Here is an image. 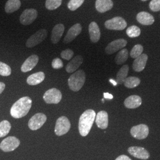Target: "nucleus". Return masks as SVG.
Instances as JSON below:
<instances>
[{"instance_id":"nucleus-1","label":"nucleus","mask_w":160,"mask_h":160,"mask_svg":"<svg viewBox=\"0 0 160 160\" xmlns=\"http://www.w3.org/2000/svg\"><path fill=\"white\" fill-rule=\"evenodd\" d=\"M32 100L29 97H23L12 106L10 114L15 119H20L29 113L32 107Z\"/></svg>"},{"instance_id":"nucleus-2","label":"nucleus","mask_w":160,"mask_h":160,"mask_svg":"<svg viewBox=\"0 0 160 160\" xmlns=\"http://www.w3.org/2000/svg\"><path fill=\"white\" fill-rule=\"evenodd\" d=\"M96 116L95 111L92 109L87 110L81 115L78 123V129L82 137H86L89 133L96 119Z\"/></svg>"},{"instance_id":"nucleus-3","label":"nucleus","mask_w":160,"mask_h":160,"mask_svg":"<svg viewBox=\"0 0 160 160\" xmlns=\"http://www.w3.org/2000/svg\"><path fill=\"white\" fill-rule=\"evenodd\" d=\"M86 81V74L84 71L78 70L69 78L68 82L69 88L73 92H78Z\"/></svg>"},{"instance_id":"nucleus-4","label":"nucleus","mask_w":160,"mask_h":160,"mask_svg":"<svg viewBox=\"0 0 160 160\" xmlns=\"http://www.w3.org/2000/svg\"><path fill=\"white\" fill-rule=\"evenodd\" d=\"M71 128V123L65 116H61L57 120L55 128V133L57 136H62L68 132Z\"/></svg>"},{"instance_id":"nucleus-5","label":"nucleus","mask_w":160,"mask_h":160,"mask_svg":"<svg viewBox=\"0 0 160 160\" xmlns=\"http://www.w3.org/2000/svg\"><path fill=\"white\" fill-rule=\"evenodd\" d=\"M48 32L46 29H40L31 36L26 43V46L28 48H33L37 46L46 39Z\"/></svg>"},{"instance_id":"nucleus-6","label":"nucleus","mask_w":160,"mask_h":160,"mask_svg":"<svg viewBox=\"0 0 160 160\" xmlns=\"http://www.w3.org/2000/svg\"><path fill=\"white\" fill-rule=\"evenodd\" d=\"M104 26L109 30H122L127 27V23L122 17H115L107 20L104 23Z\"/></svg>"},{"instance_id":"nucleus-7","label":"nucleus","mask_w":160,"mask_h":160,"mask_svg":"<svg viewBox=\"0 0 160 160\" xmlns=\"http://www.w3.org/2000/svg\"><path fill=\"white\" fill-rule=\"evenodd\" d=\"M20 140L14 137H9L4 139L0 143V149L4 152H11L18 147Z\"/></svg>"},{"instance_id":"nucleus-8","label":"nucleus","mask_w":160,"mask_h":160,"mask_svg":"<svg viewBox=\"0 0 160 160\" xmlns=\"http://www.w3.org/2000/svg\"><path fill=\"white\" fill-rule=\"evenodd\" d=\"M62 99L61 92L55 88H52L45 92L43 100L48 104H58Z\"/></svg>"},{"instance_id":"nucleus-9","label":"nucleus","mask_w":160,"mask_h":160,"mask_svg":"<svg viewBox=\"0 0 160 160\" xmlns=\"http://www.w3.org/2000/svg\"><path fill=\"white\" fill-rule=\"evenodd\" d=\"M47 118L43 113H39L34 114L31 118L28 123L29 128L32 131H36L40 129L46 122Z\"/></svg>"},{"instance_id":"nucleus-10","label":"nucleus","mask_w":160,"mask_h":160,"mask_svg":"<svg viewBox=\"0 0 160 160\" xmlns=\"http://www.w3.org/2000/svg\"><path fill=\"white\" fill-rule=\"evenodd\" d=\"M38 12L34 8L26 9L20 17V22L23 25H29L33 23L38 17Z\"/></svg>"},{"instance_id":"nucleus-11","label":"nucleus","mask_w":160,"mask_h":160,"mask_svg":"<svg viewBox=\"0 0 160 160\" xmlns=\"http://www.w3.org/2000/svg\"><path fill=\"white\" fill-rule=\"evenodd\" d=\"M131 134L133 137L137 139H145L148 135V127L145 124L133 126L131 129Z\"/></svg>"},{"instance_id":"nucleus-12","label":"nucleus","mask_w":160,"mask_h":160,"mask_svg":"<svg viewBox=\"0 0 160 160\" xmlns=\"http://www.w3.org/2000/svg\"><path fill=\"white\" fill-rule=\"evenodd\" d=\"M127 41L123 39H119L110 42L105 49L107 54L111 55L115 52L122 49L127 45Z\"/></svg>"},{"instance_id":"nucleus-13","label":"nucleus","mask_w":160,"mask_h":160,"mask_svg":"<svg viewBox=\"0 0 160 160\" xmlns=\"http://www.w3.org/2000/svg\"><path fill=\"white\" fill-rule=\"evenodd\" d=\"M82 31V26L80 23H76L73 25L70 29H69L67 34L65 35L63 42L64 43H69L75 39L81 33Z\"/></svg>"},{"instance_id":"nucleus-14","label":"nucleus","mask_w":160,"mask_h":160,"mask_svg":"<svg viewBox=\"0 0 160 160\" xmlns=\"http://www.w3.org/2000/svg\"><path fill=\"white\" fill-rule=\"evenodd\" d=\"M128 151L133 157L139 159L148 160L150 157L148 151L143 147H131L128 148Z\"/></svg>"},{"instance_id":"nucleus-15","label":"nucleus","mask_w":160,"mask_h":160,"mask_svg":"<svg viewBox=\"0 0 160 160\" xmlns=\"http://www.w3.org/2000/svg\"><path fill=\"white\" fill-rule=\"evenodd\" d=\"M39 57L36 55H32L26 59L21 67V71L23 72H28L34 68L39 62Z\"/></svg>"},{"instance_id":"nucleus-16","label":"nucleus","mask_w":160,"mask_h":160,"mask_svg":"<svg viewBox=\"0 0 160 160\" xmlns=\"http://www.w3.org/2000/svg\"><path fill=\"white\" fill-rule=\"evenodd\" d=\"M95 121L97 126L102 129H105L108 127L109 117L106 111H100L96 116Z\"/></svg>"},{"instance_id":"nucleus-17","label":"nucleus","mask_w":160,"mask_h":160,"mask_svg":"<svg viewBox=\"0 0 160 160\" xmlns=\"http://www.w3.org/2000/svg\"><path fill=\"white\" fill-rule=\"evenodd\" d=\"M65 30L63 24H58L52 29L51 34V41L53 44L58 43L62 38Z\"/></svg>"},{"instance_id":"nucleus-18","label":"nucleus","mask_w":160,"mask_h":160,"mask_svg":"<svg viewBox=\"0 0 160 160\" xmlns=\"http://www.w3.org/2000/svg\"><path fill=\"white\" fill-rule=\"evenodd\" d=\"M88 32L90 40L93 43H96L100 39V30L97 23L92 22L88 26Z\"/></svg>"},{"instance_id":"nucleus-19","label":"nucleus","mask_w":160,"mask_h":160,"mask_svg":"<svg viewBox=\"0 0 160 160\" xmlns=\"http://www.w3.org/2000/svg\"><path fill=\"white\" fill-rule=\"evenodd\" d=\"M148 60L147 55L142 53L139 57L135 58L133 63V69L136 72L142 71L147 64Z\"/></svg>"},{"instance_id":"nucleus-20","label":"nucleus","mask_w":160,"mask_h":160,"mask_svg":"<svg viewBox=\"0 0 160 160\" xmlns=\"http://www.w3.org/2000/svg\"><path fill=\"white\" fill-rule=\"evenodd\" d=\"M95 6L97 12L103 13L113 8V2L112 0H96Z\"/></svg>"},{"instance_id":"nucleus-21","label":"nucleus","mask_w":160,"mask_h":160,"mask_svg":"<svg viewBox=\"0 0 160 160\" xmlns=\"http://www.w3.org/2000/svg\"><path fill=\"white\" fill-rule=\"evenodd\" d=\"M82 62H83V58L82 56L77 55L67 65L66 68H65L67 72L68 73L74 72L78 69Z\"/></svg>"},{"instance_id":"nucleus-22","label":"nucleus","mask_w":160,"mask_h":160,"mask_svg":"<svg viewBox=\"0 0 160 160\" xmlns=\"http://www.w3.org/2000/svg\"><path fill=\"white\" fill-rule=\"evenodd\" d=\"M142 104V99L139 96L132 95L126 98L124 102L125 106L128 109H136Z\"/></svg>"},{"instance_id":"nucleus-23","label":"nucleus","mask_w":160,"mask_h":160,"mask_svg":"<svg viewBox=\"0 0 160 160\" xmlns=\"http://www.w3.org/2000/svg\"><path fill=\"white\" fill-rule=\"evenodd\" d=\"M138 22L141 24L149 26L154 23V18L148 12H139L137 16Z\"/></svg>"},{"instance_id":"nucleus-24","label":"nucleus","mask_w":160,"mask_h":160,"mask_svg":"<svg viewBox=\"0 0 160 160\" xmlns=\"http://www.w3.org/2000/svg\"><path fill=\"white\" fill-rule=\"evenodd\" d=\"M45 78L43 72H38L30 75L27 79V82L30 86H36L40 84Z\"/></svg>"},{"instance_id":"nucleus-25","label":"nucleus","mask_w":160,"mask_h":160,"mask_svg":"<svg viewBox=\"0 0 160 160\" xmlns=\"http://www.w3.org/2000/svg\"><path fill=\"white\" fill-rule=\"evenodd\" d=\"M21 7L20 0H8L5 6V12L7 13H12L17 11Z\"/></svg>"},{"instance_id":"nucleus-26","label":"nucleus","mask_w":160,"mask_h":160,"mask_svg":"<svg viewBox=\"0 0 160 160\" xmlns=\"http://www.w3.org/2000/svg\"><path fill=\"white\" fill-rule=\"evenodd\" d=\"M129 72V66L127 65H123L118 71L116 75V82L118 84H122L127 78Z\"/></svg>"},{"instance_id":"nucleus-27","label":"nucleus","mask_w":160,"mask_h":160,"mask_svg":"<svg viewBox=\"0 0 160 160\" xmlns=\"http://www.w3.org/2000/svg\"><path fill=\"white\" fill-rule=\"evenodd\" d=\"M128 51L126 49H122L117 54L115 58V62L118 65H122L125 63L128 59Z\"/></svg>"},{"instance_id":"nucleus-28","label":"nucleus","mask_w":160,"mask_h":160,"mask_svg":"<svg viewBox=\"0 0 160 160\" xmlns=\"http://www.w3.org/2000/svg\"><path fill=\"white\" fill-rule=\"evenodd\" d=\"M12 125L8 120H2L0 122V138L6 137L10 131Z\"/></svg>"},{"instance_id":"nucleus-29","label":"nucleus","mask_w":160,"mask_h":160,"mask_svg":"<svg viewBox=\"0 0 160 160\" xmlns=\"http://www.w3.org/2000/svg\"><path fill=\"white\" fill-rule=\"evenodd\" d=\"M141 80L138 77H127L123 82L125 86L128 88H133L140 84Z\"/></svg>"},{"instance_id":"nucleus-30","label":"nucleus","mask_w":160,"mask_h":160,"mask_svg":"<svg viewBox=\"0 0 160 160\" xmlns=\"http://www.w3.org/2000/svg\"><path fill=\"white\" fill-rule=\"evenodd\" d=\"M126 34L129 38H137L141 34V29L137 26H132L126 30Z\"/></svg>"},{"instance_id":"nucleus-31","label":"nucleus","mask_w":160,"mask_h":160,"mask_svg":"<svg viewBox=\"0 0 160 160\" xmlns=\"http://www.w3.org/2000/svg\"><path fill=\"white\" fill-rule=\"evenodd\" d=\"M62 4V0H46L45 7L49 10H55Z\"/></svg>"},{"instance_id":"nucleus-32","label":"nucleus","mask_w":160,"mask_h":160,"mask_svg":"<svg viewBox=\"0 0 160 160\" xmlns=\"http://www.w3.org/2000/svg\"><path fill=\"white\" fill-rule=\"evenodd\" d=\"M143 51V46L141 45H139V44L136 45L132 49L131 51L130 52V56L132 58L135 59L142 54Z\"/></svg>"},{"instance_id":"nucleus-33","label":"nucleus","mask_w":160,"mask_h":160,"mask_svg":"<svg viewBox=\"0 0 160 160\" xmlns=\"http://www.w3.org/2000/svg\"><path fill=\"white\" fill-rule=\"evenodd\" d=\"M84 0H70L68 4V8L71 11H75L84 3Z\"/></svg>"},{"instance_id":"nucleus-34","label":"nucleus","mask_w":160,"mask_h":160,"mask_svg":"<svg viewBox=\"0 0 160 160\" xmlns=\"http://www.w3.org/2000/svg\"><path fill=\"white\" fill-rule=\"evenodd\" d=\"M12 74V69L7 64L0 62V75L7 77Z\"/></svg>"},{"instance_id":"nucleus-35","label":"nucleus","mask_w":160,"mask_h":160,"mask_svg":"<svg viewBox=\"0 0 160 160\" xmlns=\"http://www.w3.org/2000/svg\"><path fill=\"white\" fill-rule=\"evenodd\" d=\"M74 52L72 50L70 49H65L61 53V57L62 58H63L65 60L69 61L70 59H72V58L74 56Z\"/></svg>"},{"instance_id":"nucleus-36","label":"nucleus","mask_w":160,"mask_h":160,"mask_svg":"<svg viewBox=\"0 0 160 160\" xmlns=\"http://www.w3.org/2000/svg\"><path fill=\"white\" fill-rule=\"evenodd\" d=\"M149 8L152 12L160 11V0H152L149 3Z\"/></svg>"},{"instance_id":"nucleus-37","label":"nucleus","mask_w":160,"mask_h":160,"mask_svg":"<svg viewBox=\"0 0 160 160\" xmlns=\"http://www.w3.org/2000/svg\"><path fill=\"white\" fill-rule=\"evenodd\" d=\"M52 67L53 68L55 69L62 68L63 67V62L58 58H55L52 62Z\"/></svg>"},{"instance_id":"nucleus-38","label":"nucleus","mask_w":160,"mask_h":160,"mask_svg":"<svg viewBox=\"0 0 160 160\" xmlns=\"http://www.w3.org/2000/svg\"><path fill=\"white\" fill-rule=\"evenodd\" d=\"M115 160H132L129 157L126 156L125 155H121L119 156L118 158H116Z\"/></svg>"},{"instance_id":"nucleus-39","label":"nucleus","mask_w":160,"mask_h":160,"mask_svg":"<svg viewBox=\"0 0 160 160\" xmlns=\"http://www.w3.org/2000/svg\"><path fill=\"white\" fill-rule=\"evenodd\" d=\"M103 95H104V97L105 98H106V99L112 100V99L113 98V95L111 94H110L109 92H104V93L103 94Z\"/></svg>"},{"instance_id":"nucleus-40","label":"nucleus","mask_w":160,"mask_h":160,"mask_svg":"<svg viewBox=\"0 0 160 160\" xmlns=\"http://www.w3.org/2000/svg\"><path fill=\"white\" fill-rule=\"evenodd\" d=\"M5 87H6V84L2 82H0V94L4 90Z\"/></svg>"},{"instance_id":"nucleus-41","label":"nucleus","mask_w":160,"mask_h":160,"mask_svg":"<svg viewBox=\"0 0 160 160\" xmlns=\"http://www.w3.org/2000/svg\"><path fill=\"white\" fill-rule=\"evenodd\" d=\"M109 81L114 86H116L117 84H118V83H117V82L116 81H115L114 80H112V79H110L109 80Z\"/></svg>"},{"instance_id":"nucleus-42","label":"nucleus","mask_w":160,"mask_h":160,"mask_svg":"<svg viewBox=\"0 0 160 160\" xmlns=\"http://www.w3.org/2000/svg\"><path fill=\"white\" fill-rule=\"evenodd\" d=\"M102 102H103V103H104V99H102Z\"/></svg>"},{"instance_id":"nucleus-43","label":"nucleus","mask_w":160,"mask_h":160,"mask_svg":"<svg viewBox=\"0 0 160 160\" xmlns=\"http://www.w3.org/2000/svg\"><path fill=\"white\" fill-rule=\"evenodd\" d=\"M141 1H148V0H141Z\"/></svg>"}]
</instances>
